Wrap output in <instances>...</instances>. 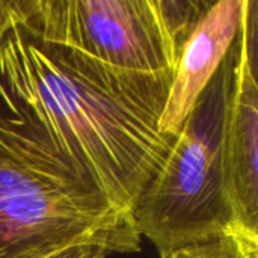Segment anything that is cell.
I'll use <instances>...</instances> for the list:
<instances>
[{
    "instance_id": "1",
    "label": "cell",
    "mask_w": 258,
    "mask_h": 258,
    "mask_svg": "<svg viewBox=\"0 0 258 258\" xmlns=\"http://www.w3.org/2000/svg\"><path fill=\"white\" fill-rule=\"evenodd\" d=\"M172 77L112 68L23 27L0 44L5 113L127 216L175 141L159 130Z\"/></svg>"
},
{
    "instance_id": "2",
    "label": "cell",
    "mask_w": 258,
    "mask_h": 258,
    "mask_svg": "<svg viewBox=\"0 0 258 258\" xmlns=\"http://www.w3.org/2000/svg\"><path fill=\"white\" fill-rule=\"evenodd\" d=\"M141 239L132 216L0 110V258H45L86 242L132 254Z\"/></svg>"
},
{
    "instance_id": "3",
    "label": "cell",
    "mask_w": 258,
    "mask_h": 258,
    "mask_svg": "<svg viewBox=\"0 0 258 258\" xmlns=\"http://www.w3.org/2000/svg\"><path fill=\"white\" fill-rule=\"evenodd\" d=\"M236 54L234 41L168 157L133 206L138 234L147 237L160 257L236 231L222 175L224 118Z\"/></svg>"
},
{
    "instance_id": "4",
    "label": "cell",
    "mask_w": 258,
    "mask_h": 258,
    "mask_svg": "<svg viewBox=\"0 0 258 258\" xmlns=\"http://www.w3.org/2000/svg\"><path fill=\"white\" fill-rule=\"evenodd\" d=\"M23 29L136 74H171L181 54L162 0H38Z\"/></svg>"
},
{
    "instance_id": "5",
    "label": "cell",
    "mask_w": 258,
    "mask_h": 258,
    "mask_svg": "<svg viewBox=\"0 0 258 258\" xmlns=\"http://www.w3.org/2000/svg\"><path fill=\"white\" fill-rule=\"evenodd\" d=\"M258 3L249 0L237 35V54L222 133L224 190L236 231L258 239Z\"/></svg>"
},
{
    "instance_id": "6",
    "label": "cell",
    "mask_w": 258,
    "mask_h": 258,
    "mask_svg": "<svg viewBox=\"0 0 258 258\" xmlns=\"http://www.w3.org/2000/svg\"><path fill=\"white\" fill-rule=\"evenodd\" d=\"M249 0H218L184 44L174 70L159 130L177 136L234 44Z\"/></svg>"
},
{
    "instance_id": "7",
    "label": "cell",
    "mask_w": 258,
    "mask_h": 258,
    "mask_svg": "<svg viewBox=\"0 0 258 258\" xmlns=\"http://www.w3.org/2000/svg\"><path fill=\"white\" fill-rule=\"evenodd\" d=\"M160 258H258V239L231 231L207 242L175 249Z\"/></svg>"
},
{
    "instance_id": "8",
    "label": "cell",
    "mask_w": 258,
    "mask_h": 258,
    "mask_svg": "<svg viewBox=\"0 0 258 258\" xmlns=\"http://www.w3.org/2000/svg\"><path fill=\"white\" fill-rule=\"evenodd\" d=\"M38 0H0V44L18 27H24L35 15Z\"/></svg>"
},
{
    "instance_id": "9",
    "label": "cell",
    "mask_w": 258,
    "mask_h": 258,
    "mask_svg": "<svg viewBox=\"0 0 258 258\" xmlns=\"http://www.w3.org/2000/svg\"><path fill=\"white\" fill-rule=\"evenodd\" d=\"M110 254H115V251L109 245L100 242H86L63 248L45 258H107Z\"/></svg>"
}]
</instances>
